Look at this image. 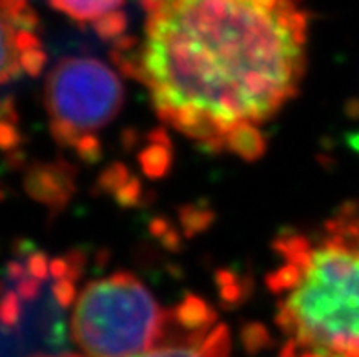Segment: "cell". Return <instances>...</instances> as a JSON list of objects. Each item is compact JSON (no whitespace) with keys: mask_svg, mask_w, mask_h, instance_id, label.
Returning <instances> with one entry per match:
<instances>
[{"mask_svg":"<svg viewBox=\"0 0 359 357\" xmlns=\"http://www.w3.org/2000/svg\"><path fill=\"white\" fill-rule=\"evenodd\" d=\"M144 39L115 41L114 62L155 114L210 151L263 155L261 126L299 91L309 15L297 0H139Z\"/></svg>","mask_w":359,"mask_h":357,"instance_id":"cell-1","label":"cell"},{"mask_svg":"<svg viewBox=\"0 0 359 357\" xmlns=\"http://www.w3.org/2000/svg\"><path fill=\"white\" fill-rule=\"evenodd\" d=\"M283 264L269 277L279 330L296 357H359V213L316 236L276 243Z\"/></svg>","mask_w":359,"mask_h":357,"instance_id":"cell-2","label":"cell"},{"mask_svg":"<svg viewBox=\"0 0 359 357\" xmlns=\"http://www.w3.org/2000/svg\"><path fill=\"white\" fill-rule=\"evenodd\" d=\"M197 299L168 310L128 271L91 281L77 295L69 330L81 357H132L214 330Z\"/></svg>","mask_w":359,"mask_h":357,"instance_id":"cell-3","label":"cell"},{"mask_svg":"<svg viewBox=\"0 0 359 357\" xmlns=\"http://www.w3.org/2000/svg\"><path fill=\"white\" fill-rule=\"evenodd\" d=\"M44 105L57 144L93 161L99 157L97 135L123 109L124 84L100 59L69 55L55 64L46 79Z\"/></svg>","mask_w":359,"mask_h":357,"instance_id":"cell-4","label":"cell"},{"mask_svg":"<svg viewBox=\"0 0 359 357\" xmlns=\"http://www.w3.org/2000/svg\"><path fill=\"white\" fill-rule=\"evenodd\" d=\"M46 53L35 29H26L0 9V86L22 75H39Z\"/></svg>","mask_w":359,"mask_h":357,"instance_id":"cell-5","label":"cell"},{"mask_svg":"<svg viewBox=\"0 0 359 357\" xmlns=\"http://www.w3.org/2000/svg\"><path fill=\"white\" fill-rule=\"evenodd\" d=\"M228 353H230L228 330L223 325H217L214 330H210L208 334L201 335V337L181 341V343L164 344L159 349L132 357H228Z\"/></svg>","mask_w":359,"mask_h":357,"instance_id":"cell-6","label":"cell"},{"mask_svg":"<svg viewBox=\"0 0 359 357\" xmlns=\"http://www.w3.org/2000/svg\"><path fill=\"white\" fill-rule=\"evenodd\" d=\"M50 4L60 13L68 15L73 20L81 24L91 22V26L106 15L118 11V9H114L109 4H106L104 0H50Z\"/></svg>","mask_w":359,"mask_h":357,"instance_id":"cell-7","label":"cell"},{"mask_svg":"<svg viewBox=\"0 0 359 357\" xmlns=\"http://www.w3.org/2000/svg\"><path fill=\"white\" fill-rule=\"evenodd\" d=\"M93 29H95L97 35L104 41H118L121 35L126 32V15L118 9V11H114V13L106 15L100 20H97L93 24Z\"/></svg>","mask_w":359,"mask_h":357,"instance_id":"cell-8","label":"cell"},{"mask_svg":"<svg viewBox=\"0 0 359 357\" xmlns=\"http://www.w3.org/2000/svg\"><path fill=\"white\" fill-rule=\"evenodd\" d=\"M104 2H106V4L111 6V8H114V9H118V8H121V6L124 4V0H104Z\"/></svg>","mask_w":359,"mask_h":357,"instance_id":"cell-9","label":"cell"},{"mask_svg":"<svg viewBox=\"0 0 359 357\" xmlns=\"http://www.w3.org/2000/svg\"><path fill=\"white\" fill-rule=\"evenodd\" d=\"M279 357H294L292 353H288L287 350H281V353H279Z\"/></svg>","mask_w":359,"mask_h":357,"instance_id":"cell-10","label":"cell"}]
</instances>
